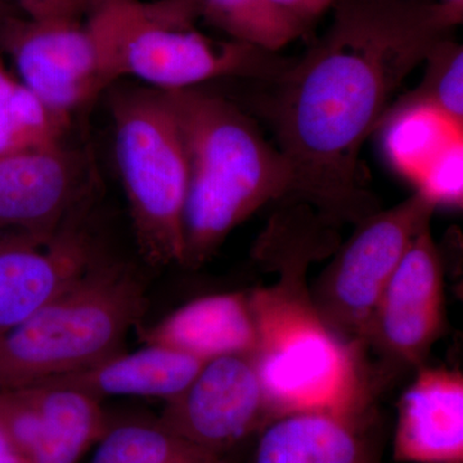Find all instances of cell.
<instances>
[{"label":"cell","mask_w":463,"mask_h":463,"mask_svg":"<svg viewBox=\"0 0 463 463\" xmlns=\"http://www.w3.org/2000/svg\"><path fill=\"white\" fill-rule=\"evenodd\" d=\"M322 38L260 109L292 175L289 199L340 227L379 209L361 173L365 139L405 79L458 24L431 0H336Z\"/></svg>","instance_id":"obj_1"},{"label":"cell","mask_w":463,"mask_h":463,"mask_svg":"<svg viewBox=\"0 0 463 463\" xmlns=\"http://www.w3.org/2000/svg\"><path fill=\"white\" fill-rule=\"evenodd\" d=\"M416 191L439 206L461 207L463 201V141L452 143L423 174Z\"/></svg>","instance_id":"obj_23"},{"label":"cell","mask_w":463,"mask_h":463,"mask_svg":"<svg viewBox=\"0 0 463 463\" xmlns=\"http://www.w3.org/2000/svg\"><path fill=\"white\" fill-rule=\"evenodd\" d=\"M205 361L161 345L134 353L120 352L75 373L39 383L80 390L102 401L105 397L161 398L181 394Z\"/></svg>","instance_id":"obj_16"},{"label":"cell","mask_w":463,"mask_h":463,"mask_svg":"<svg viewBox=\"0 0 463 463\" xmlns=\"http://www.w3.org/2000/svg\"><path fill=\"white\" fill-rule=\"evenodd\" d=\"M437 210L420 192L356 225L310 289L323 321L340 339L364 347L383 289L408 246Z\"/></svg>","instance_id":"obj_7"},{"label":"cell","mask_w":463,"mask_h":463,"mask_svg":"<svg viewBox=\"0 0 463 463\" xmlns=\"http://www.w3.org/2000/svg\"><path fill=\"white\" fill-rule=\"evenodd\" d=\"M446 327L443 263L430 227L414 237L379 301L365 349L383 361L420 367Z\"/></svg>","instance_id":"obj_10"},{"label":"cell","mask_w":463,"mask_h":463,"mask_svg":"<svg viewBox=\"0 0 463 463\" xmlns=\"http://www.w3.org/2000/svg\"><path fill=\"white\" fill-rule=\"evenodd\" d=\"M164 91L188 161L182 267L197 269L259 209L289 199L291 170L277 146L230 99L200 87Z\"/></svg>","instance_id":"obj_3"},{"label":"cell","mask_w":463,"mask_h":463,"mask_svg":"<svg viewBox=\"0 0 463 463\" xmlns=\"http://www.w3.org/2000/svg\"><path fill=\"white\" fill-rule=\"evenodd\" d=\"M14 0H0V29L9 18L18 16L17 9L14 7Z\"/></svg>","instance_id":"obj_28"},{"label":"cell","mask_w":463,"mask_h":463,"mask_svg":"<svg viewBox=\"0 0 463 463\" xmlns=\"http://www.w3.org/2000/svg\"><path fill=\"white\" fill-rule=\"evenodd\" d=\"M402 463H463V374L422 367L402 395L394 435Z\"/></svg>","instance_id":"obj_13"},{"label":"cell","mask_w":463,"mask_h":463,"mask_svg":"<svg viewBox=\"0 0 463 463\" xmlns=\"http://www.w3.org/2000/svg\"><path fill=\"white\" fill-rule=\"evenodd\" d=\"M90 463H219L221 457L194 446L155 421H109Z\"/></svg>","instance_id":"obj_20"},{"label":"cell","mask_w":463,"mask_h":463,"mask_svg":"<svg viewBox=\"0 0 463 463\" xmlns=\"http://www.w3.org/2000/svg\"><path fill=\"white\" fill-rule=\"evenodd\" d=\"M443 8L446 9L449 16L456 21L457 24L462 23L463 17V0H439Z\"/></svg>","instance_id":"obj_27"},{"label":"cell","mask_w":463,"mask_h":463,"mask_svg":"<svg viewBox=\"0 0 463 463\" xmlns=\"http://www.w3.org/2000/svg\"><path fill=\"white\" fill-rule=\"evenodd\" d=\"M87 164L65 142L0 154V231L50 239L74 215Z\"/></svg>","instance_id":"obj_11"},{"label":"cell","mask_w":463,"mask_h":463,"mask_svg":"<svg viewBox=\"0 0 463 463\" xmlns=\"http://www.w3.org/2000/svg\"><path fill=\"white\" fill-rule=\"evenodd\" d=\"M383 147L390 165L419 184L444 149L463 141V125L428 103L403 99L390 109L383 123Z\"/></svg>","instance_id":"obj_18"},{"label":"cell","mask_w":463,"mask_h":463,"mask_svg":"<svg viewBox=\"0 0 463 463\" xmlns=\"http://www.w3.org/2000/svg\"><path fill=\"white\" fill-rule=\"evenodd\" d=\"M312 29L317 20L332 8L336 0H270Z\"/></svg>","instance_id":"obj_25"},{"label":"cell","mask_w":463,"mask_h":463,"mask_svg":"<svg viewBox=\"0 0 463 463\" xmlns=\"http://www.w3.org/2000/svg\"><path fill=\"white\" fill-rule=\"evenodd\" d=\"M370 428L371 420L291 414L265 426L252 463H379Z\"/></svg>","instance_id":"obj_15"},{"label":"cell","mask_w":463,"mask_h":463,"mask_svg":"<svg viewBox=\"0 0 463 463\" xmlns=\"http://www.w3.org/2000/svg\"><path fill=\"white\" fill-rule=\"evenodd\" d=\"M66 130V118L26 90L0 58V154L56 146Z\"/></svg>","instance_id":"obj_21"},{"label":"cell","mask_w":463,"mask_h":463,"mask_svg":"<svg viewBox=\"0 0 463 463\" xmlns=\"http://www.w3.org/2000/svg\"><path fill=\"white\" fill-rule=\"evenodd\" d=\"M14 5L30 18L84 14L87 0H14Z\"/></svg>","instance_id":"obj_24"},{"label":"cell","mask_w":463,"mask_h":463,"mask_svg":"<svg viewBox=\"0 0 463 463\" xmlns=\"http://www.w3.org/2000/svg\"><path fill=\"white\" fill-rule=\"evenodd\" d=\"M422 83L404 99L428 103L463 125V48L452 36L435 45L425 60Z\"/></svg>","instance_id":"obj_22"},{"label":"cell","mask_w":463,"mask_h":463,"mask_svg":"<svg viewBox=\"0 0 463 463\" xmlns=\"http://www.w3.org/2000/svg\"><path fill=\"white\" fill-rule=\"evenodd\" d=\"M99 44L109 87L125 78L158 90L237 78L272 84L294 60L234 41H214L194 27L199 0H88L84 14Z\"/></svg>","instance_id":"obj_4"},{"label":"cell","mask_w":463,"mask_h":463,"mask_svg":"<svg viewBox=\"0 0 463 463\" xmlns=\"http://www.w3.org/2000/svg\"><path fill=\"white\" fill-rule=\"evenodd\" d=\"M0 463H25L0 422Z\"/></svg>","instance_id":"obj_26"},{"label":"cell","mask_w":463,"mask_h":463,"mask_svg":"<svg viewBox=\"0 0 463 463\" xmlns=\"http://www.w3.org/2000/svg\"><path fill=\"white\" fill-rule=\"evenodd\" d=\"M0 45L14 60L18 81L58 115L71 118L109 90L99 44L84 14H18L0 29Z\"/></svg>","instance_id":"obj_8"},{"label":"cell","mask_w":463,"mask_h":463,"mask_svg":"<svg viewBox=\"0 0 463 463\" xmlns=\"http://www.w3.org/2000/svg\"><path fill=\"white\" fill-rule=\"evenodd\" d=\"M201 18L231 41L279 53L310 27L270 0H199Z\"/></svg>","instance_id":"obj_19"},{"label":"cell","mask_w":463,"mask_h":463,"mask_svg":"<svg viewBox=\"0 0 463 463\" xmlns=\"http://www.w3.org/2000/svg\"><path fill=\"white\" fill-rule=\"evenodd\" d=\"M109 90L116 166L139 251L154 267H182L188 161L165 91L115 85Z\"/></svg>","instance_id":"obj_6"},{"label":"cell","mask_w":463,"mask_h":463,"mask_svg":"<svg viewBox=\"0 0 463 463\" xmlns=\"http://www.w3.org/2000/svg\"><path fill=\"white\" fill-rule=\"evenodd\" d=\"M336 246L334 233L315 218L288 213L270 218L252 249L254 260L279 274L249 295L257 332L251 358L269 423L298 413L373 419L379 383L365 349L328 328L307 288L310 265Z\"/></svg>","instance_id":"obj_2"},{"label":"cell","mask_w":463,"mask_h":463,"mask_svg":"<svg viewBox=\"0 0 463 463\" xmlns=\"http://www.w3.org/2000/svg\"><path fill=\"white\" fill-rule=\"evenodd\" d=\"M158 421L223 458L224 453L269 423L251 355L207 361L190 385L166 402Z\"/></svg>","instance_id":"obj_9"},{"label":"cell","mask_w":463,"mask_h":463,"mask_svg":"<svg viewBox=\"0 0 463 463\" xmlns=\"http://www.w3.org/2000/svg\"><path fill=\"white\" fill-rule=\"evenodd\" d=\"M151 345L178 350L201 361L254 354L257 332L248 295L225 292L192 300L151 327L141 328Z\"/></svg>","instance_id":"obj_14"},{"label":"cell","mask_w":463,"mask_h":463,"mask_svg":"<svg viewBox=\"0 0 463 463\" xmlns=\"http://www.w3.org/2000/svg\"><path fill=\"white\" fill-rule=\"evenodd\" d=\"M39 416L35 449L27 463H79L109 425L102 401L61 386L24 388Z\"/></svg>","instance_id":"obj_17"},{"label":"cell","mask_w":463,"mask_h":463,"mask_svg":"<svg viewBox=\"0 0 463 463\" xmlns=\"http://www.w3.org/2000/svg\"><path fill=\"white\" fill-rule=\"evenodd\" d=\"M219 463H228V462H227V461H225V459H222V461H221V462H219Z\"/></svg>","instance_id":"obj_29"},{"label":"cell","mask_w":463,"mask_h":463,"mask_svg":"<svg viewBox=\"0 0 463 463\" xmlns=\"http://www.w3.org/2000/svg\"><path fill=\"white\" fill-rule=\"evenodd\" d=\"M96 260L90 237L71 219L50 239L0 231V335L50 303Z\"/></svg>","instance_id":"obj_12"},{"label":"cell","mask_w":463,"mask_h":463,"mask_svg":"<svg viewBox=\"0 0 463 463\" xmlns=\"http://www.w3.org/2000/svg\"><path fill=\"white\" fill-rule=\"evenodd\" d=\"M146 307L136 273L97 259L50 303L0 335V392L75 373L123 352Z\"/></svg>","instance_id":"obj_5"}]
</instances>
